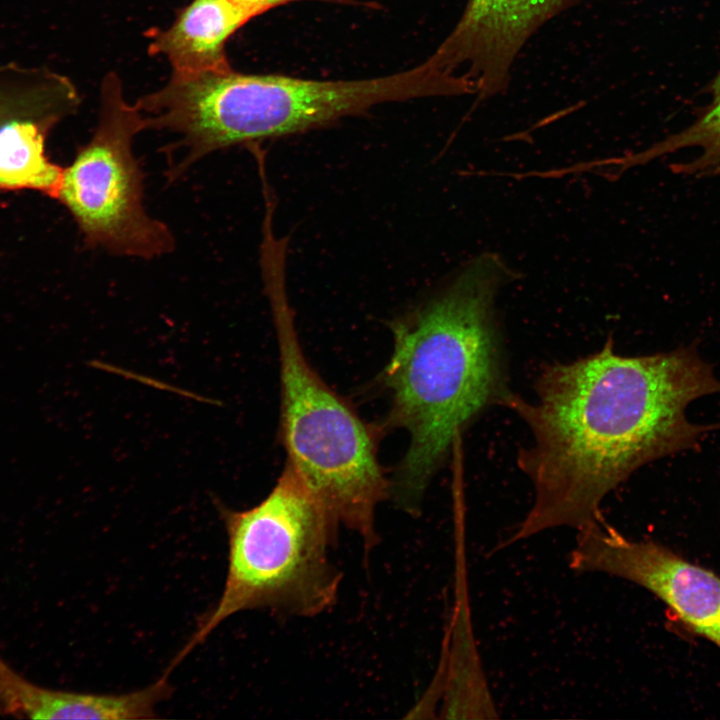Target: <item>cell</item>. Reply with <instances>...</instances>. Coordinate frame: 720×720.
Segmentation results:
<instances>
[{
	"label": "cell",
	"instance_id": "6da1fadb",
	"mask_svg": "<svg viewBox=\"0 0 720 720\" xmlns=\"http://www.w3.org/2000/svg\"><path fill=\"white\" fill-rule=\"evenodd\" d=\"M717 392L720 380L690 347L623 356L608 338L593 354L546 366L535 400L513 393L505 404L531 432L517 465L534 501L498 549L549 529L579 531L603 521V500L635 470L694 447L713 429L690 422L686 408Z\"/></svg>",
	"mask_w": 720,
	"mask_h": 720
},
{
	"label": "cell",
	"instance_id": "7a4b0ae2",
	"mask_svg": "<svg viewBox=\"0 0 720 720\" xmlns=\"http://www.w3.org/2000/svg\"><path fill=\"white\" fill-rule=\"evenodd\" d=\"M518 278L500 256L483 253L391 325L394 347L383 382L391 423L409 433L410 443L389 496L410 514L420 512L428 484L463 429L513 394L495 304L500 289Z\"/></svg>",
	"mask_w": 720,
	"mask_h": 720
},
{
	"label": "cell",
	"instance_id": "3957f363",
	"mask_svg": "<svg viewBox=\"0 0 720 720\" xmlns=\"http://www.w3.org/2000/svg\"><path fill=\"white\" fill-rule=\"evenodd\" d=\"M394 75L357 80H313L278 74H243L232 68L172 75L161 89L135 103L147 129L176 135L165 148L170 182L204 157L234 146L328 126L401 98Z\"/></svg>",
	"mask_w": 720,
	"mask_h": 720
},
{
	"label": "cell",
	"instance_id": "277c9868",
	"mask_svg": "<svg viewBox=\"0 0 720 720\" xmlns=\"http://www.w3.org/2000/svg\"><path fill=\"white\" fill-rule=\"evenodd\" d=\"M217 508L228 539L224 588L166 674L238 612L268 609L315 617L333 608L338 598L342 576L330 553L340 525L292 465L286 463L275 486L255 506L233 510L217 503Z\"/></svg>",
	"mask_w": 720,
	"mask_h": 720
},
{
	"label": "cell",
	"instance_id": "5b68a950",
	"mask_svg": "<svg viewBox=\"0 0 720 720\" xmlns=\"http://www.w3.org/2000/svg\"><path fill=\"white\" fill-rule=\"evenodd\" d=\"M280 362V435L287 463L366 553L379 541L376 510L389 496L374 432L311 367L302 351L285 284V254L260 257Z\"/></svg>",
	"mask_w": 720,
	"mask_h": 720
},
{
	"label": "cell",
	"instance_id": "8992f818",
	"mask_svg": "<svg viewBox=\"0 0 720 720\" xmlns=\"http://www.w3.org/2000/svg\"><path fill=\"white\" fill-rule=\"evenodd\" d=\"M92 139L64 169L59 198L87 242L116 256L154 259L175 248L172 231L144 206V173L133 140L147 129L144 113L124 98L115 73L105 76Z\"/></svg>",
	"mask_w": 720,
	"mask_h": 720
},
{
	"label": "cell",
	"instance_id": "52a82bcc",
	"mask_svg": "<svg viewBox=\"0 0 720 720\" xmlns=\"http://www.w3.org/2000/svg\"><path fill=\"white\" fill-rule=\"evenodd\" d=\"M569 566L643 587L720 649V577L714 572L655 541L630 539L605 520L578 531Z\"/></svg>",
	"mask_w": 720,
	"mask_h": 720
},
{
	"label": "cell",
	"instance_id": "ba28073f",
	"mask_svg": "<svg viewBox=\"0 0 720 720\" xmlns=\"http://www.w3.org/2000/svg\"><path fill=\"white\" fill-rule=\"evenodd\" d=\"M576 0H469L463 15L429 59L462 95L504 91L526 41Z\"/></svg>",
	"mask_w": 720,
	"mask_h": 720
},
{
	"label": "cell",
	"instance_id": "9c48e42d",
	"mask_svg": "<svg viewBox=\"0 0 720 720\" xmlns=\"http://www.w3.org/2000/svg\"><path fill=\"white\" fill-rule=\"evenodd\" d=\"M256 16L234 0H192L169 28L149 32L148 50L166 57L174 74L227 70L228 40Z\"/></svg>",
	"mask_w": 720,
	"mask_h": 720
},
{
	"label": "cell",
	"instance_id": "30bf717a",
	"mask_svg": "<svg viewBox=\"0 0 720 720\" xmlns=\"http://www.w3.org/2000/svg\"><path fill=\"white\" fill-rule=\"evenodd\" d=\"M64 169L44 155V138L29 121L0 127V188L35 189L59 198Z\"/></svg>",
	"mask_w": 720,
	"mask_h": 720
},
{
	"label": "cell",
	"instance_id": "8fae6325",
	"mask_svg": "<svg viewBox=\"0 0 720 720\" xmlns=\"http://www.w3.org/2000/svg\"><path fill=\"white\" fill-rule=\"evenodd\" d=\"M692 147L699 150L698 156L673 165L675 171L698 176L720 173V72L712 85V100L695 122L642 152L613 159V164L623 172L631 166Z\"/></svg>",
	"mask_w": 720,
	"mask_h": 720
},
{
	"label": "cell",
	"instance_id": "7c38bea8",
	"mask_svg": "<svg viewBox=\"0 0 720 720\" xmlns=\"http://www.w3.org/2000/svg\"><path fill=\"white\" fill-rule=\"evenodd\" d=\"M238 4L244 6L245 8L253 11L258 16L262 13L266 12L267 10H270L272 8H275L280 5H284L290 2L300 1V0H234Z\"/></svg>",
	"mask_w": 720,
	"mask_h": 720
}]
</instances>
